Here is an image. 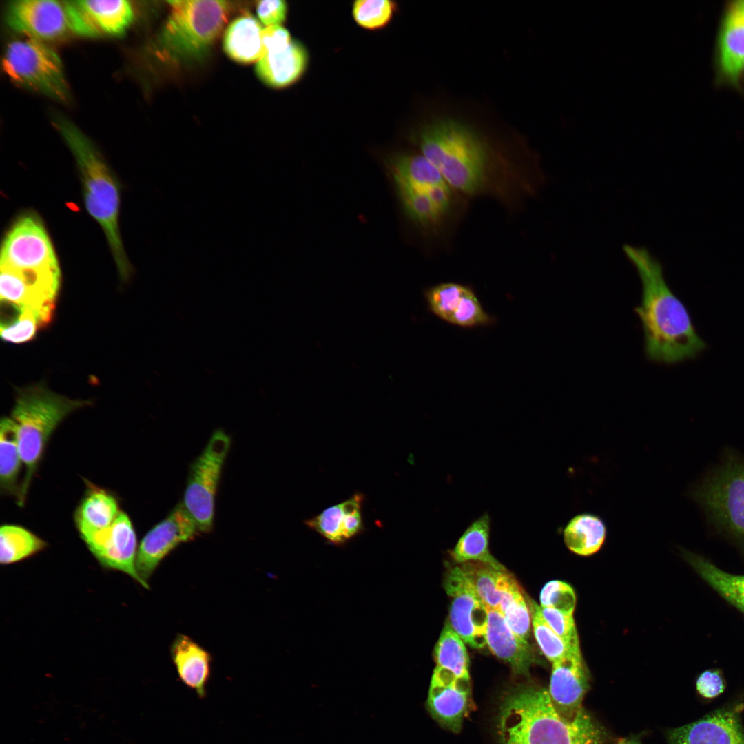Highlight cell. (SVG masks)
<instances>
[{
    "label": "cell",
    "mask_w": 744,
    "mask_h": 744,
    "mask_svg": "<svg viewBox=\"0 0 744 744\" xmlns=\"http://www.w3.org/2000/svg\"><path fill=\"white\" fill-rule=\"evenodd\" d=\"M623 251L642 285L641 301L634 311L642 324L646 356L667 364L695 357L705 344L686 307L668 285L660 261L645 247L626 245Z\"/></svg>",
    "instance_id": "cell-1"
},
{
    "label": "cell",
    "mask_w": 744,
    "mask_h": 744,
    "mask_svg": "<svg viewBox=\"0 0 744 744\" xmlns=\"http://www.w3.org/2000/svg\"><path fill=\"white\" fill-rule=\"evenodd\" d=\"M421 154L452 187L470 196L490 191L499 159L495 148L473 127L451 117H436L417 136Z\"/></svg>",
    "instance_id": "cell-2"
},
{
    "label": "cell",
    "mask_w": 744,
    "mask_h": 744,
    "mask_svg": "<svg viewBox=\"0 0 744 744\" xmlns=\"http://www.w3.org/2000/svg\"><path fill=\"white\" fill-rule=\"evenodd\" d=\"M497 732L499 744H596L593 720L585 708L566 718L548 690L536 685L517 686L504 696Z\"/></svg>",
    "instance_id": "cell-3"
},
{
    "label": "cell",
    "mask_w": 744,
    "mask_h": 744,
    "mask_svg": "<svg viewBox=\"0 0 744 744\" xmlns=\"http://www.w3.org/2000/svg\"><path fill=\"white\" fill-rule=\"evenodd\" d=\"M53 121L76 163L85 208L103 231L121 278L127 279L131 268L119 230V184L99 151L77 127L61 116H54Z\"/></svg>",
    "instance_id": "cell-4"
},
{
    "label": "cell",
    "mask_w": 744,
    "mask_h": 744,
    "mask_svg": "<svg viewBox=\"0 0 744 744\" xmlns=\"http://www.w3.org/2000/svg\"><path fill=\"white\" fill-rule=\"evenodd\" d=\"M90 403L89 400L68 398L40 384L17 391L10 417L16 428L19 449L25 469L17 499L20 506L25 502L31 482L52 433L69 414Z\"/></svg>",
    "instance_id": "cell-5"
},
{
    "label": "cell",
    "mask_w": 744,
    "mask_h": 744,
    "mask_svg": "<svg viewBox=\"0 0 744 744\" xmlns=\"http://www.w3.org/2000/svg\"><path fill=\"white\" fill-rule=\"evenodd\" d=\"M708 522L744 552V457L727 448L721 462L690 491Z\"/></svg>",
    "instance_id": "cell-6"
},
{
    "label": "cell",
    "mask_w": 744,
    "mask_h": 744,
    "mask_svg": "<svg viewBox=\"0 0 744 744\" xmlns=\"http://www.w3.org/2000/svg\"><path fill=\"white\" fill-rule=\"evenodd\" d=\"M171 10L161 35L162 51L171 59L203 55L222 32L229 17L225 1H169Z\"/></svg>",
    "instance_id": "cell-7"
},
{
    "label": "cell",
    "mask_w": 744,
    "mask_h": 744,
    "mask_svg": "<svg viewBox=\"0 0 744 744\" xmlns=\"http://www.w3.org/2000/svg\"><path fill=\"white\" fill-rule=\"evenodd\" d=\"M2 63L6 74L17 85L59 101L68 99L61 59L44 42L29 38L10 42Z\"/></svg>",
    "instance_id": "cell-8"
},
{
    "label": "cell",
    "mask_w": 744,
    "mask_h": 744,
    "mask_svg": "<svg viewBox=\"0 0 744 744\" xmlns=\"http://www.w3.org/2000/svg\"><path fill=\"white\" fill-rule=\"evenodd\" d=\"M8 25L42 42L75 34L94 37L76 1L17 0L6 9Z\"/></svg>",
    "instance_id": "cell-9"
},
{
    "label": "cell",
    "mask_w": 744,
    "mask_h": 744,
    "mask_svg": "<svg viewBox=\"0 0 744 744\" xmlns=\"http://www.w3.org/2000/svg\"><path fill=\"white\" fill-rule=\"evenodd\" d=\"M230 444L224 431H215L190 468L182 503L200 533L212 529L216 493Z\"/></svg>",
    "instance_id": "cell-10"
},
{
    "label": "cell",
    "mask_w": 744,
    "mask_h": 744,
    "mask_svg": "<svg viewBox=\"0 0 744 744\" xmlns=\"http://www.w3.org/2000/svg\"><path fill=\"white\" fill-rule=\"evenodd\" d=\"M0 267L24 271H60L49 234L40 217L33 212L20 215L6 234Z\"/></svg>",
    "instance_id": "cell-11"
},
{
    "label": "cell",
    "mask_w": 744,
    "mask_h": 744,
    "mask_svg": "<svg viewBox=\"0 0 744 744\" xmlns=\"http://www.w3.org/2000/svg\"><path fill=\"white\" fill-rule=\"evenodd\" d=\"M200 531L182 502L154 526L141 541L136 570L142 586L149 589L148 580L161 561L182 543L192 540Z\"/></svg>",
    "instance_id": "cell-12"
},
{
    "label": "cell",
    "mask_w": 744,
    "mask_h": 744,
    "mask_svg": "<svg viewBox=\"0 0 744 744\" xmlns=\"http://www.w3.org/2000/svg\"><path fill=\"white\" fill-rule=\"evenodd\" d=\"M452 597L450 624L462 640L473 648L486 645L487 607L459 566L452 568L445 581Z\"/></svg>",
    "instance_id": "cell-13"
},
{
    "label": "cell",
    "mask_w": 744,
    "mask_h": 744,
    "mask_svg": "<svg viewBox=\"0 0 744 744\" xmlns=\"http://www.w3.org/2000/svg\"><path fill=\"white\" fill-rule=\"evenodd\" d=\"M84 542L101 567L125 573L142 586L136 570L138 550L136 533L126 513L121 511L108 528Z\"/></svg>",
    "instance_id": "cell-14"
},
{
    "label": "cell",
    "mask_w": 744,
    "mask_h": 744,
    "mask_svg": "<svg viewBox=\"0 0 744 744\" xmlns=\"http://www.w3.org/2000/svg\"><path fill=\"white\" fill-rule=\"evenodd\" d=\"M470 680L435 667L426 701L431 716L443 727L458 732L468 710Z\"/></svg>",
    "instance_id": "cell-15"
},
{
    "label": "cell",
    "mask_w": 744,
    "mask_h": 744,
    "mask_svg": "<svg viewBox=\"0 0 744 744\" xmlns=\"http://www.w3.org/2000/svg\"><path fill=\"white\" fill-rule=\"evenodd\" d=\"M741 706L717 710L666 732L668 744H744Z\"/></svg>",
    "instance_id": "cell-16"
},
{
    "label": "cell",
    "mask_w": 744,
    "mask_h": 744,
    "mask_svg": "<svg viewBox=\"0 0 744 744\" xmlns=\"http://www.w3.org/2000/svg\"><path fill=\"white\" fill-rule=\"evenodd\" d=\"M394 183L402 184L429 196L446 216L452 209L453 195L440 171L422 154L404 153L394 165Z\"/></svg>",
    "instance_id": "cell-17"
},
{
    "label": "cell",
    "mask_w": 744,
    "mask_h": 744,
    "mask_svg": "<svg viewBox=\"0 0 744 744\" xmlns=\"http://www.w3.org/2000/svg\"><path fill=\"white\" fill-rule=\"evenodd\" d=\"M588 689L589 674L580 650L552 663L548 690L554 706L563 716L572 718L582 707Z\"/></svg>",
    "instance_id": "cell-18"
},
{
    "label": "cell",
    "mask_w": 744,
    "mask_h": 744,
    "mask_svg": "<svg viewBox=\"0 0 744 744\" xmlns=\"http://www.w3.org/2000/svg\"><path fill=\"white\" fill-rule=\"evenodd\" d=\"M363 501L362 493H355L305 520L304 524L331 543L342 544L364 529L361 511Z\"/></svg>",
    "instance_id": "cell-19"
},
{
    "label": "cell",
    "mask_w": 744,
    "mask_h": 744,
    "mask_svg": "<svg viewBox=\"0 0 744 744\" xmlns=\"http://www.w3.org/2000/svg\"><path fill=\"white\" fill-rule=\"evenodd\" d=\"M487 611L486 645L495 656L508 663L514 672L528 675L534 658L527 640L510 629L499 611L488 607Z\"/></svg>",
    "instance_id": "cell-20"
},
{
    "label": "cell",
    "mask_w": 744,
    "mask_h": 744,
    "mask_svg": "<svg viewBox=\"0 0 744 744\" xmlns=\"http://www.w3.org/2000/svg\"><path fill=\"white\" fill-rule=\"evenodd\" d=\"M170 652L182 683L194 690L200 699H204L211 676L210 654L189 637L182 634L174 640Z\"/></svg>",
    "instance_id": "cell-21"
},
{
    "label": "cell",
    "mask_w": 744,
    "mask_h": 744,
    "mask_svg": "<svg viewBox=\"0 0 744 744\" xmlns=\"http://www.w3.org/2000/svg\"><path fill=\"white\" fill-rule=\"evenodd\" d=\"M308 54L300 43L292 41L285 48L266 52L255 67L258 77L273 88H282L295 83L304 73Z\"/></svg>",
    "instance_id": "cell-22"
},
{
    "label": "cell",
    "mask_w": 744,
    "mask_h": 744,
    "mask_svg": "<svg viewBox=\"0 0 744 744\" xmlns=\"http://www.w3.org/2000/svg\"><path fill=\"white\" fill-rule=\"evenodd\" d=\"M120 512L118 501L110 492L94 486H89L74 516L82 540L84 541L108 528Z\"/></svg>",
    "instance_id": "cell-23"
},
{
    "label": "cell",
    "mask_w": 744,
    "mask_h": 744,
    "mask_svg": "<svg viewBox=\"0 0 744 744\" xmlns=\"http://www.w3.org/2000/svg\"><path fill=\"white\" fill-rule=\"evenodd\" d=\"M263 28L251 14L242 15L227 26L223 41L224 51L240 63L258 62L265 54Z\"/></svg>",
    "instance_id": "cell-24"
},
{
    "label": "cell",
    "mask_w": 744,
    "mask_h": 744,
    "mask_svg": "<svg viewBox=\"0 0 744 744\" xmlns=\"http://www.w3.org/2000/svg\"><path fill=\"white\" fill-rule=\"evenodd\" d=\"M719 57L723 73L730 80L736 81L744 69V1L734 2L726 14Z\"/></svg>",
    "instance_id": "cell-25"
},
{
    "label": "cell",
    "mask_w": 744,
    "mask_h": 744,
    "mask_svg": "<svg viewBox=\"0 0 744 744\" xmlns=\"http://www.w3.org/2000/svg\"><path fill=\"white\" fill-rule=\"evenodd\" d=\"M94 36L119 35L132 23L134 10L125 0L76 1Z\"/></svg>",
    "instance_id": "cell-26"
},
{
    "label": "cell",
    "mask_w": 744,
    "mask_h": 744,
    "mask_svg": "<svg viewBox=\"0 0 744 744\" xmlns=\"http://www.w3.org/2000/svg\"><path fill=\"white\" fill-rule=\"evenodd\" d=\"M683 559L721 597L744 613V575L723 571L702 555L681 549Z\"/></svg>",
    "instance_id": "cell-27"
},
{
    "label": "cell",
    "mask_w": 744,
    "mask_h": 744,
    "mask_svg": "<svg viewBox=\"0 0 744 744\" xmlns=\"http://www.w3.org/2000/svg\"><path fill=\"white\" fill-rule=\"evenodd\" d=\"M607 528L599 515L582 513L572 517L563 530L564 543L572 552L583 557L597 552L605 543Z\"/></svg>",
    "instance_id": "cell-28"
},
{
    "label": "cell",
    "mask_w": 744,
    "mask_h": 744,
    "mask_svg": "<svg viewBox=\"0 0 744 744\" xmlns=\"http://www.w3.org/2000/svg\"><path fill=\"white\" fill-rule=\"evenodd\" d=\"M490 526V519L487 513L471 524L452 551L455 561L462 564L480 561L498 570H506L489 551Z\"/></svg>",
    "instance_id": "cell-29"
},
{
    "label": "cell",
    "mask_w": 744,
    "mask_h": 744,
    "mask_svg": "<svg viewBox=\"0 0 744 744\" xmlns=\"http://www.w3.org/2000/svg\"><path fill=\"white\" fill-rule=\"evenodd\" d=\"M22 462L14 424L10 417H3L0 424V487L2 493L15 495L17 499Z\"/></svg>",
    "instance_id": "cell-30"
},
{
    "label": "cell",
    "mask_w": 744,
    "mask_h": 744,
    "mask_svg": "<svg viewBox=\"0 0 744 744\" xmlns=\"http://www.w3.org/2000/svg\"><path fill=\"white\" fill-rule=\"evenodd\" d=\"M47 543L27 528L13 524L0 528V563H18L43 550Z\"/></svg>",
    "instance_id": "cell-31"
},
{
    "label": "cell",
    "mask_w": 744,
    "mask_h": 744,
    "mask_svg": "<svg viewBox=\"0 0 744 744\" xmlns=\"http://www.w3.org/2000/svg\"><path fill=\"white\" fill-rule=\"evenodd\" d=\"M485 605L499 610L502 583L506 570H498L480 561H468L460 566Z\"/></svg>",
    "instance_id": "cell-32"
},
{
    "label": "cell",
    "mask_w": 744,
    "mask_h": 744,
    "mask_svg": "<svg viewBox=\"0 0 744 744\" xmlns=\"http://www.w3.org/2000/svg\"><path fill=\"white\" fill-rule=\"evenodd\" d=\"M436 667L445 669L457 676L470 680L468 658L462 639L447 622L435 647Z\"/></svg>",
    "instance_id": "cell-33"
},
{
    "label": "cell",
    "mask_w": 744,
    "mask_h": 744,
    "mask_svg": "<svg viewBox=\"0 0 744 744\" xmlns=\"http://www.w3.org/2000/svg\"><path fill=\"white\" fill-rule=\"evenodd\" d=\"M498 611L504 615L510 629L527 640L530 628V610L519 584L511 575L504 584Z\"/></svg>",
    "instance_id": "cell-34"
},
{
    "label": "cell",
    "mask_w": 744,
    "mask_h": 744,
    "mask_svg": "<svg viewBox=\"0 0 744 744\" xmlns=\"http://www.w3.org/2000/svg\"><path fill=\"white\" fill-rule=\"evenodd\" d=\"M5 305V320L1 322L3 340L20 344L32 340L37 331L43 328L37 316L30 309L1 302Z\"/></svg>",
    "instance_id": "cell-35"
},
{
    "label": "cell",
    "mask_w": 744,
    "mask_h": 744,
    "mask_svg": "<svg viewBox=\"0 0 744 744\" xmlns=\"http://www.w3.org/2000/svg\"><path fill=\"white\" fill-rule=\"evenodd\" d=\"M530 613L534 635L544 656L552 663L561 661L572 652L579 650L571 648L548 625L544 619L540 606L530 601Z\"/></svg>",
    "instance_id": "cell-36"
},
{
    "label": "cell",
    "mask_w": 744,
    "mask_h": 744,
    "mask_svg": "<svg viewBox=\"0 0 744 744\" xmlns=\"http://www.w3.org/2000/svg\"><path fill=\"white\" fill-rule=\"evenodd\" d=\"M469 287L454 282H444L429 288L425 293L430 310L450 323Z\"/></svg>",
    "instance_id": "cell-37"
},
{
    "label": "cell",
    "mask_w": 744,
    "mask_h": 744,
    "mask_svg": "<svg viewBox=\"0 0 744 744\" xmlns=\"http://www.w3.org/2000/svg\"><path fill=\"white\" fill-rule=\"evenodd\" d=\"M395 4L389 0H358L353 5L355 22L368 30L384 27L391 19Z\"/></svg>",
    "instance_id": "cell-38"
},
{
    "label": "cell",
    "mask_w": 744,
    "mask_h": 744,
    "mask_svg": "<svg viewBox=\"0 0 744 744\" xmlns=\"http://www.w3.org/2000/svg\"><path fill=\"white\" fill-rule=\"evenodd\" d=\"M577 598L573 588L566 582L553 580L544 585L540 592L541 607L554 608L562 613L573 615Z\"/></svg>",
    "instance_id": "cell-39"
},
{
    "label": "cell",
    "mask_w": 744,
    "mask_h": 744,
    "mask_svg": "<svg viewBox=\"0 0 744 744\" xmlns=\"http://www.w3.org/2000/svg\"><path fill=\"white\" fill-rule=\"evenodd\" d=\"M490 318L483 309L475 293L470 289L462 298L450 324L473 327L489 323Z\"/></svg>",
    "instance_id": "cell-40"
},
{
    "label": "cell",
    "mask_w": 744,
    "mask_h": 744,
    "mask_svg": "<svg viewBox=\"0 0 744 744\" xmlns=\"http://www.w3.org/2000/svg\"><path fill=\"white\" fill-rule=\"evenodd\" d=\"M540 610L548 625L571 648L580 649L573 615L566 614L554 608L541 606Z\"/></svg>",
    "instance_id": "cell-41"
},
{
    "label": "cell",
    "mask_w": 744,
    "mask_h": 744,
    "mask_svg": "<svg viewBox=\"0 0 744 744\" xmlns=\"http://www.w3.org/2000/svg\"><path fill=\"white\" fill-rule=\"evenodd\" d=\"M698 694L703 699H714L725 690L726 682L722 672L716 668L702 672L695 683Z\"/></svg>",
    "instance_id": "cell-42"
},
{
    "label": "cell",
    "mask_w": 744,
    "mask_h": 744,
    "mask_svg": "<svg viewBox=\"0 0 744 744\" xmlns=\"http://www.w3.org/2000/svg\"><path fill=\"white\" fill-rule=\"evenodd\" d=\"M256 12L266 26L280 25L287 14V4L283 0H262L258 2Z\"/></svg>",
    "instance_id": "cell-43"
},
{
    "label": "cell",
    "mask_w": 744,
    "mask_h": 744,
    "mask_svg": "<svg viewBox=\"0 0 744 744\" xmlns=\"http://www.w3.org/2000/svg\"><path fill=\"white\" fill-rule=\"evenodd\" d=\"M262 40L265 53L282 50L292 41L289 31L280 25L263 28Z\"/></svg>",
    "instance_id": "cell-44"
},
{
    "label": "cell",
    "mask_w": 744,
    "mask_h": 744,
    "mask_svg": "<svg viewBox=\"0 0 744 744\" xmlns=\"http://www.w3.org/2000/svg\"><path fill=\"white\" fill-rule=\"evenodd\" d=\"M617 744H642L639 738L635 736L623 737L617 740Z\"/></svg>",
    "instance_id": "cell-45"
},
{
    "label": "cell",
    "mask_w": 744,
    "mask_h": 744,
    "mask_svg": "<svg viewBox=\"0 0 744 744\" xmlns=\"http://www.w3.org/2000/svg\"><path fill=\"white\" fill-rule=\"evenodd\" d=\"M744 70V69H743Z\"/></svg>",
    "instance_id": "cell-46"
}]
</instances>
